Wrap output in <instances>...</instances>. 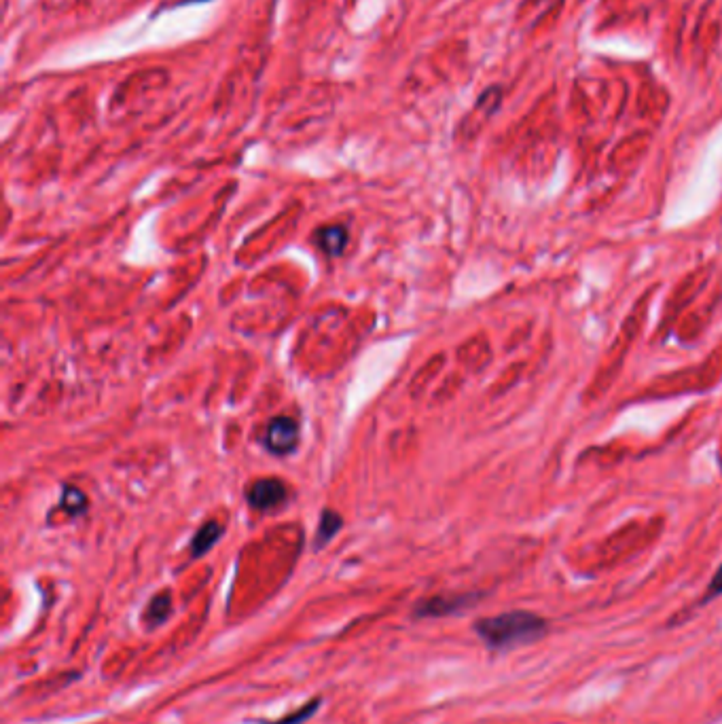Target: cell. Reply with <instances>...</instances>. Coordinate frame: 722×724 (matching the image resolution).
<instances>
[{
	"label": "cell",
	"instance_id": "2",
	"mask_svg": "<svg viewBox=\"0 0 722 724\" xmlns=\"http://www.w3.org/2000/svg\"><path fill=\"white\" fill-rule=\"evenodd\" d=\"M265 447L272 451L276 456H286L297 447L299 443V426L295 420L291 418H276L267 424L265 437H263Z\"/></svg>",
	"mask_w": 722,
	"mask_h": 724
},
{
	"label": "cell",
	"instance_id": "9",
	"mask_svg": "<svg viewBox=\"0 0 722 724\" xmlns=\"http://www.w3.org/2000/svg\"><path fill=\"white\" fill-rule=\"evenodd\" d=\"M320 703H322V699H320V697H314L312 701L301 705V708L295 710L293 714H286V716H282L280 720H272V722L261 720V724H301V722H305V720H310V718L318 712Z\"/></svg>",
	"mask_w": 722,
	"mask_h": 724
},
{
	"label": "cell",
	"instance_id": "11",
	"mask_svg": "<svg viewBox=\"0 0 722 724\" xmlns=\"http://www.w3.org/2000/svg\"><path fill=\"white\" fill-rule=\"evenodd\" d=\"M720 593H722V566L716 570V574H714V578H712V583H710V587H708L706 600H712V597H716V595H720Z\"/></svg>",
	"mask_w": 722,
	"mask_h": 724
},
{
	"label": "cell",
	"instance_id": "1",
	"mask_svg": "<svg viewBox=\"0 0 722 724\" xmlns=\"http://www.w3.org/2000/svg\"><path fill=\"white\" fill-rule=\"evenodd\" d=\"M475 631L487 646L502 650L536 642L545 636L547 623L534 612L515 610L477 621Z\"/></svg>",
	"mask_w": 722,
	"mask_h": 724
},
{
	"label": "cell",
	"instance_id": "12",
	"mask_svg": "<svg viewBox=\"0 0 722 724\" xmlns=\"http://www.w3.org/2000/svg\"><path fill=\"white\" fill-rule=\"evenodd\" d=\"M534 3H547V0H534Z\"/></svg>",
	"mask_w": 722,
	"mask_h": 724
},
{
	"label": "cell",
	"instance_id": "3",
	"mask_svg": "<svg viewBox=\"0 0 722 724\" xmlns=\"http://www.w3.org/2000/svg\"><path fill=\"white\" fill-rule=\"evenodd\" d=\"M246 496L252 509L269 511L286 500V485L280 479H259L248 487Z\"/></svg>",
	"mask_w": 722,
	"mask_h": 724
},
{
	"label": "cell",
	"instance_id": "6",
	"mask_svg": "<svg viewBox=\"0 0 722 724\" xmlns=\"http://www.w3.org/2000/svg\"><path fill=\"white\" fill-rule=\"evenodd\" d=\"M221 532L223 530L216 521L204 523V526L197 530V534L191 540V557L197 559V557H202L204 553H208L216 545V540L221 538Z\"/></svg>",
	"mask_w": 722,
	"mask_h": 724
},
{
	"label": "cell",
	"instance_id": "10",
	"mask_svg": "<svg viewBox=\"0 0 722 724\" xmlns=\"http://www.w3.org/2000/svg\"><path fill=\"white\" fill-rule=\"evenodd\" d=\"M62 509H64L68 515L77 517L79 513H83V511L87 509V498H85V494H83L81 490H77V487H72V485L64 487Z\"/></svg>",
	"mask_w": 722,
	"mask_h": 724
},
{
	"label": "cell",
	"instance_id": "7",
	"mask_svg": "<svg viewBox=\"0 0 722 724\" xmlns=\"http://www.w3.org/2000/svg\"><path fill=\"white\" fill-rule=\"evenodd\" d=\"M170 612H172V595L168 591L155 595L153 600L149 602V608H147V614H144V619H147V623L151 627H159L164 625L168 619H170Z\"/></svg>",
	"mask_w": 722,
	"mask_h": 724
},
{
	"label": "cell",
	"instance_id": "8",
	"mask_svg": "<svg viewBox=\"0 0 722 724\" xmlns=\"http://www.w3.org/2000/svg\"><path fill=\"white\" fill-rule=\"evenodd\" d=\"M341 526H344V519H341L337 513L333 511H324L322 517H320V526H318V534H316V542L314 547L320 549L327 545V542L341 530Z\"/></svg>",
	"mask_w": 722,
	"mask_h": 724
},
{
	"label": "cell",
	"instance_id": "5",
	"mask_svg": "<svg viewBox=\"0 0 722 724\" xmlns=\"http://www.w3.org/2000/svg\"><path fill=\"white\" fill-rule=\"evenodd\" d=\"M314 240L322 252H327V255H331V257H337L344 252V248L348 244V229L341 225L322 227L316 231Z\"/></svg>",
	"mask_w": 722,
	"mask_h": 724
},
{
	"label": "cell",
	"instance_id": "4",
	"mask_svg": "<svg viewBox=\"0 0 722 724\" xmlns=\"http://www.w3.org/2000/svg\"><path fill=\"white\" fill-rule=\"evenodd\" d=\"M475 600L473 595H437L430 597V600L420 602L415 606L413 614L420 619H430V617H447V614H454L458 610H462L464 606H468Z\"/></svg>",
	"mask_w": 722,
	"mask_h": 724
}]
</instances>
